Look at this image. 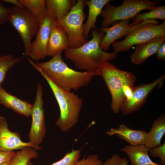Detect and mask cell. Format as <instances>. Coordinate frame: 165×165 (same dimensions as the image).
I'll return each mask as SVG.
<instances>
[{"label":"cell","mask_w":165,"mask_h":165,"mask_svg":"<svg viewBox=\"0 0 165 165\" xmlns=\"http://www.w3.org/2000/svg\"><path fill=\"white\" fill-rule=\"evenodd\" d=\"M35 65L57 86L67 92L77 91L87 86L96 72H79L69 68L62 59L61 53L52 57L49 61L37 62Z\"/></svg>","instance_id":"6da1fadb"},{"label":"cell","mask_w":165,"mask_h":165,"mask_svg":"<svg viewBox=\"0 0 165 165\" xmlns=\"http://www.w3.org/2000/svg\"><path fill=\"white\" fill-rule=\"evenodd\" d=\"M92 38L78 48L68 49L65 51V57L72 62L78 69L88 72H96L99 66L105 62L114 60L117 53H107L100 47L105 34L96 28L92 30Z\"/></svg>","instance_id":"7a4b0ae2"},{"label":"cell","mask_w":165,"mask_h":165,"mask_svg":"<svg viewBox=\"0 0 165 165\" xmlns=\"http://www.w3.org/2000/svg\"><path fill=\"white\" fill-rule=\"evenodd\" d=\"M31 65L47 81L58 102L60 114L56 122V125L62 131L68 132L78 121L83 99L73 92H67L60 88L37 67L34 63H32Z\"/></svg>","instance_id":"3957f363"},{"label":"cell","mask_w":165,"mask_h":165,"mask_svg":"<svg viewBox=\"0 0 165 165\" xmlns=\"http://www.w3.org/2000/svg\"><path fill=\"white\" fill-rule=\"evenodd\" d=\"M96 72L97 75L103 79L111 93V108L113 112L118 113L125 100L123 88L126 85H134L136 76L129 72L118 69L108 62L101 64Z\"/></svg>","instance_id":"277c9868"},{"label":"cell","mask_w":165,"mask_h":165,"mask_svg":"<svg viewBox=\"0 0 165 165\" xmlns=\"http://www.w3.org/2000/svg\"><path fill=\"white\" fill-rule=\"evenodd\" d=\"M158 3L149 0H124L117 6L108 3L99 15L103 18L101 28L108 27L117 21L134 18L142 10H151Z\"/></svg>","instance_id":"5b68a950"},{"label":"cell","mask_w":165,"mask_h":165,"mask_svg":"<svg viewBox=\"0 0 165 165\" xmlns=\"http://www.w3.org/2000/svg\"><path fill=\"white\" fill-rule=\"evenodd\" d=\"M86 0H78L68 14L58 24L65 30L68 38L69 48H78L88 41L83 32V22L86 19L84 8Z\"/></svg>","instance_id":"8992f818"},{"label":"cell","mask_w":165,"mask_h":165,"mask_svg":"<svg viewBox=\"0 0 165 165\" xmlns=\"http://www.w3.org/2000/svg\"><path fill=\"white\" fill-rule=\"evenodd\" d=\"M7 21L19 34L24 45L25 54L27 55L32 39L37 35L40 23L27 9L15 6L11 8Z\"/></svg>","instance_id":"52a82bcc"},{"label":"cell","mask_w":165,"mask_h":165,"mask_svg":"<svg viewBox=\"0 0 165 165\" xmlns=\"http://www.w3.org/2000/svg\"><path fill=\"white\" fill-rule=\"evenodd\" d=\"M159 36H165V21L160 24L147 23L138 28L126 35L122 41L112 43L114 52L126 51L134 45L147 42Z\"/></svg>","instance_id":"ba28073f"},{"label":"cell","mask_w":165,"mask_h":165,"mask_svg":"<svg viewBox=\"0 0 165 165\" xmlns=\"http://www.w3.org/2000/svg\"><path fill=\"white\" fill-rule=\"evenodd\" d=\"M43 93L42 86L38 82L35 100L32 105L31 115V125L28 133L29 141L37 147H39L43 141L46 132L43 108Z\"/></svg>","instance_id":"9c48e42d"},{"label":"cell","mask_w":165,"mask_h":165,"mask_svg":"<svg viewBox=\"0 0 165 165\" xmlns=\"http://www.w3.org/2000/svg\"><path fill=\"white\" fill-rule=\"evenodd\" d=\"M130 20H119L114 22L110 27L100 28V31L105 34L100 44L102 49L105 51L107 50L114 42L127 35L140 26L147 23L158 24L159 23L155 19H150L129 23Z\"/></svg>","instance_id":"30bf717a"},{"label":"cell","mask_w":165,"mask_h":165,"mask_svg":"<svg viewBox=\"0 0 165 165\" xmlns=\"http://www.w3.org/2000/svg\"><path fill=\"white\" fill-rule=\"evenodd\" d=\"M165 79L163 75L154 82L147 84H142L134 87L132 96L129 101H124L120 110L125 115L140 110L145 104L149 94Z\"/></svg>","instance_id":"8fae6325"},{"label":"cell","mask_w":165,"mask_h":165,"mask_svg":"<svg viewBox=\"0 0 165 165\" xmlns=\"http://www.w3.org/2000/svg\"><path fill=\"white\" fill-rule=\"evenodd\" d=\"M8 127L6 119L3 116H0V151H14L27 147H33L37 150L42 149L41 147L36 146L29 141H23L18 133L11 131Z\"/></svg>","instance_id":"7c38bea8"},{"label":"cell","mask_w":165,"mask_h":165,"mask_svg":"<svg viewBox=\"0 0 165 165\" xmlns=\"http://www.w3.org/2000/svg\"><path fill=\"white\" fill-rule=\"evenodd\" d=\"M51 22L46 17L41 23L34 41L31 42L27 56L37 61L47 56L46 49L50 34Z\"/></svg>","instance_id":"4fadbf2b"},{"label":"cell","mask_w":165,"mask_h":165,"mask_svg":"<svg viewBox=\"0 0 165 165\" xmlns=\"http://www.w3.org/2000/svg\"><path fill=\"white\" fill-rule=\"evenodd\" d=\"M69 49V42L66 32L57 23H52L46 49L47 56L53 57Z\"/></svg>","instance_id":"5bb4252c"},{"label":"cell","mask_w":165,"mask_h":165,"mask_svg":"<svg viewBox=\"0 0 165 165\" xmlns=\"http://www.w3.org/2000/svg\"><path fill=\"white\" fill-rule=\"evenodd\" d=\"M165 42V36L157 37L145 43L136 45L130 59L134 64L143 63L149 57L156 53L160 47Z\"/></svg>","instance_id":"9a60e30c"},{"label":"cell","mask_w":165,"mask_h":165,"mask_svg":"<svg viewBox=\"0 0 165 165\" xmlns=\"http://www.w3.org/2000/svg\"><path fill=\"white\" fill-rule=\"evenodd\" d=\"M75 0H45L46 17L52 23H58L76 4Z\"/></svg>","instance_id":"2e32d148"},{"label":"cell","mask_w":165,"mask_h":165,"mask_svg":"<svg viewBox=\"0 0 165 165\" xmlns=\"http://www.w3.org/2000/svg\"><path fill=\"white\" fill-rule=\"evenodd\" d=\"M147 132L141 130H134L129 128L123 123L118 128H112L107 132L109 136L114 135L129 143L130 145H144Z\"/></svg>","instance_id":"e0dca14e"},{"label":"cell","mask_w":165,"mask_h":165,"mask_svg":"<svg viewBox=\"0 0 165 165\" xmlns=\"http://www.w3.org/2000/svg\"><path fill=\"white\" fill-rule=\"evenodd\" d=\"M0 104L27 117L31 115L32 105L8 93L0 86Z\"/></svg>","instance_id":"ac0fdd59"},{"label":"cell","mask_w":165,"mask_h":165,"mask_svg":"<svg viewBox=\"0 0 165 165\" xmlns=\"http://www.w3.org/2000/svg\"><path fill=\"white\" fill-rule=\"evenodd\" d=\"M120 150L129 157L131 165H161L153 162L148 154V148L144 145H127Z\"/></svg>","instance_id":"d6986e66"},{"label":"cell","mask_w":165,"mask_h":165,"mask_svg":"<svg viewBox=\"0 0 165 165\" xmlns=\"http://www.w3.org/2000/svg\"><path fill=\"white\" fill-rule=\"evenodd\" d=\"M111 1L86 0V6L89 9V14L86 21L83 25V29L84 36L86 39L88 38L91 29L96 28L95 24L97 16L99 15L104 7Z\"/></svg>","instance_id":"ffe728a7"},{"label":"cell","mask_w":165,"mask_h":165,"mask_svg":"<svg viewBox=\"0 0 165 165\" xmlns=\"http://www.w3.org/2000/svg\"><path fill=\"white\" fill-rule=\"evenodd\" d=\"M165 133V115H160L153 122L151 128L146 135L145 145L148 148L161 144Z\"/></svg>","instance_id":"44dd1931"},{"label":"cell","mask_w":165,"mask_h":165,"mask_svg":"<svg viewBox=\"0 0 165 165\" xmlns=\"http://www.w3.org/2000/svg\"><path fill=\"white\" fill-rule=\"evenodd\" d=\"M20 3L38 20L40 24L46 16L45 0H19Z\"/></svg>","instance_id":"7402d4cb"},{"label":"cell","mask_w":165,"mask_h":165,"mask_svg":"<svg viewBox=\"0 0 165 165\" xmlns=\"http://www.w3.org/2000/svg\"><path fill=\"white\" fill-rule=\"evenodd\" d=\"M37 150L33 147H27L14 152L9 165H28L32 159L38 158Z\"/></svg>","instance_id":"603a6c76"},{"label":"cell","mask_w":165,"mask_h":165,"mask_svg":"<svg viewBox=\"0 0 165 165\" xmlns=\"http://www.w3.org/2000/svg\"><path fill=\"white\" fill-rule=\"evenodd\" d=\"M22 58H14L11 54L0 56V86L4 82L8 71Z\"/></svg>","instance_id":"cb8c5ba5"},{"label":"cell","mask_w":165,"mask_h":165,"mask_svg":"<svg viewBox=\"0 0 165 165\" xmlns=\"http://www.w3.org/2000/svg\"><path fill=\"white\" fill-rule=\"evenodd\" d=\"M134 18V22H137L146 20L156 19L164 21L165 6H156L148 12L138 14Z\"/></svg>","instance_id":"d4e9b609"},{"label":"cell","mask_w":165,"mask_h":165,"mask_svg":"<svg viewBox=\"0 0 165 165\" xmlns=\"http://www.w3.org/2000/svg\"><path fill=\"white\" fill-rule=\"evenodd\" d=\"M81 150H75L73 148L67 153L60 160L51 165H74L79 161L80 156ZM28 165H34L30 160Z\"/></svg>","instance_id":"484cf974"},{"label":"cell","mask_w":165,"mask_h":165,"mask_svg":"<svg viewBox=\"0 0 165 165\" xmlns=\"http://www.w3.org/2000/svg\"><path fill=\"white\" fill-rule=\"evenodd\" d=\"M150 155L156 158L158 157L160 159V164L165 165V142L163 144L148 148Z\"/></svg>","instance_id":"4316f807"},{"label":"cell","mask_w":165,"mask_h":165,"mask_svg":"<svg viewBox=\"0 0 165 165\" xmlns=\"http://www.w3.org/2000/svg\"><path fill=\"white\" fill-rule=\"evenodd\" d=\"M103 163L97 154H94L89 155L86 158L85 156L74 165H102Z\"/></svg>","instance_id":"83f0119b"},{"label":"cell","mask_w":165,"mask_h":165,"mask_svg":"<svg viewBox=\"0 0 165 165\" xmlns=\"http://www.w3.org/2000/svg\"><path fill=\"white\" fill-rule=\"evenodd\" d=\"M129 161L126 157L122 158L117 154H113L102 165H128Z\"/></svg>","instance_id":"f1b7e54d"},{"label":"cell","mask_w":165,"mask_h":165,"mask_svg":"<svg viewBox=\"0 0 165 165\" xmlns=\"http://www.w3.org/2000/svg\"><path fill=\"white\" fill-rule=\"evenodd\" d=\"M11 8L5 6L0 2V26L4 24L7 21Z\"/></svg>","instance_id":"f546056e"},{"label":"cell","mask_w":165,"mask_h":165,"mask_svg":"<svg viewBox=\"0 0 165 165\" xmlns=\"http://www.w3.org/2000/svg\"><path fill=\"white\" fill-rule=\"evenodd\" d=\"M14 151H0V165L9 162L14 154Z\"/></svg>","instance_id":"4dcf8cb0"},{"label":"cell","mask_w":165,"mask_h":165,"mask_svg":"<svg viewBox=\"0 0 165 165\" xmlns=\"http://www.w3.org/2000/svg\"><path fill=\"white\" fill-rule=\"evenodd\" d=\"M156 53L157 59L163 61L165 60V42L160 47Z\"/></svg>","instance_id":"1f68e13d"},{"label":"cell","mask_w":165,"mask_h":165,"mask_svg":"<svg viewBox=\"0 0 165 165\" xmlns=\"http://www.w3.org/2000/svg\"><path fill=\"white\" fill-rule=\"evenodd\" d=\"M3 2H5L12 4L20 9H23L24 8L22 5L20 3L18 0H2Z\"/></svg>","instance_id":"d6a6232c"},{"label":"cell","mask_w":165,"mask_h":165,"mask_svg":"<svg viewBox=\"0 0 165 165\" xmlns=\"http://www.w3.org/2000/svg\"><path fill=\"white\" fill-rule=\"evenodd\" d=\"M10 161L3 163L0 165H9Z\"/></svg>","instance_id":"836d02e7"}]
</instances>
